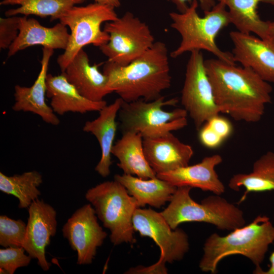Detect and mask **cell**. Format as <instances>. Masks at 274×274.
Returning a JSON list of instances; mask_svg holds the SVG:
<instances>
[{
	"instance_id": "cell-1",
	"label": "cell",
	"mask_w": 274,
	"mask_h": 274,
	"mask_svg": "<svg viewBox=\"0 0 274 274\" xmlns=\"http://www.w3.org/2000/svg\"><path fill=\"white\" fill-rule=\"evenodd\" d=\"M215 100L220 113L237 121H259L265 106L271 102L270 84L252 69L218 58L204 60Z\"/></svg>"
},
{
	"instance_id": "cell-2",
	"label": "cell",
	"mask_w": 274,
	"mask_h": 274,
	"mask_svg": "<svg viewBox=\"0 0 274 274\" xmlns=\"http://www.w3.org/2000/svg\"><path fill=\"white\" fill-rule=\"evenodd\" d=\"M108 88L125 102L154 100L171 85L168 51L165 43L155 42L141 56L125 66L107 61L102 72Z\"/></svg>"
},
{
	"instance_id": "cell-3",
	"label": "cell",
	"mask_w": 274,
	"mask_h": 274,
	"mask_svg": "<svg viewBox=\"0 0 274 274\" xmlns=\"http://www.w3.org/2000/svg\"><path fill=\"white\" fill-rule=\"evenodd\" d=\"M274 242V226L265 216H258L246 226L234 229L221 236L216 233L206 241L199 267L203 272L214 274L219 262L230 255L240 254L249 259L256 266L254 273L262 270L269 246Z\"/></svg>"
},
{
	"instance_id": "cell-4",
	"label": "cell",
	"mask_w": 274,
	"mask_h": 274,
	"mask_svg": "<svg viewBox=\"0 0 274 274\" xmlns=\"http://www.w3.org/2000/svg\"><path fill=\"white\" fill-rule=\"evenodd\" d=\"M198 6L197 1L193 0L185 12L169 14L171 27L181 37L180 45L170 53V56L176 58L186 52L206 50L222 61L235 64L232 54L221 50L216 42L219 32L231 23L226 6L218 2L200 17L197 11Z\"/></svg>"
},
{
	"instance_id": "cell-5",
	"label": "cell",
	"mask_w": 274,
	"mask_h": 274,
	"mask_svg": "<svg viewBox=\"0 0 274 274\" xmlns=\"http://www.w3.org/2000/svg\"><path fill=\"white\" fill-rule=\"evenodd\" d=\"M191 189L189 186L178 187L168 206L160 212L172 229L188 222H205L228 230L245 225L243 211L233 204L216 194L197 203L190 196Z\"/></svg>"
},
{
	"instance_id": "cell-6",
	"label": "cell",
	"mask_w": 274,
	"mask_h": 274,
	"mask_svg": "<svg viewBox=\"0 0 274 274\" xmlns=\"http://www.w3.org/2000/svg\"><path fill=\"white\" fill-rule=\"evenodd\" d=\"M85 196L104 226L110 230L114 245L135 242L132 218L140 207L121 183L115 180L104 182L89 189Z\"/></svg>"
},
{
	"instance_id": "cell-7",
	"label": "cell",
	"mask_w": 274,
	"mask_h": 274,
	"mask_svg": "<svg viewBox=\"0 0 274 274\" xmlns=\"http://www.w3.org/2000/svg\"><path fill=\"white\" fill-rule=\"evenodd\" d=\"M178 102L176 98L165 100L164 96L152 101H123L118 112L122 133L132 132L140 133L143 139L153 138L185 127L188 113L184 109L163 110L164 107L174 106Z\"/></svg>"
},
{
	"instance_id": "cell-8",
	"label": "cell",
	"mask_w": 274,
	"mask_h": 274,
	"mask_svg": "<svg viewBox=\"0 0 274 274\" xmlns=\"http://www.w3.org/2000/svg\"><path fill=\"white\" fill-rule=\"evenodd\" d=\"M118 17L115 8L95 2L84 6H75L65 12L58 20L70 28L71 33L66 48L57 59L61 72L85 46L92 44L100 47L107 43L109 35L101 26Z\"/></svg>"
},
{
	"instance_id": "cell-9",
	"label": "cell",
	"mask_w": 274,
	"mask_h": 274,
	"mask_svg": "<svg viewBox=\"0 0 274 274\" xmlns=\"http://www.w3.org/2000/svg\"><path fill=\"white\" fill-rule=\"evenodd\" d=\"M134 230L152 238L160 250L157 263L140 266L141 273H167L165 264L181 260L189 249L188 237L181 229H172L160 212L151 209L138 208L133 216Z\"/></svg>"
},
{
	"instance_id": "cell-10",
	"label": "cell",
	"mask_w": 274,
	"mask_h": 274,
	"mask_svg": "<svg viewBox=\"0 0 274 274\" xmlns=\"http://www.w3.org/2000/svg\"><path fill=\"white\" fill-rule=\"evenodd\" d=\"M104 29L109 40L99 48L108 61L120 66L141 56L155 42L149 26L130 12L105 23Z\"/></svg>"
},
{
	"instance_id": "cell-11",
	"label": "cell",
	"mask_w": 274,
	"mask_h": 274,
	"mask_svg": "<svg viewBox=\"0 0 274 274\" xmlns=\"http://www.w3.org/2000/svg\"><path fill=\"white\" fill-rule=\"evenodd\" d=\"M191 53L186 69L181 91V101L184 109L199 130L204 123L220 113L207 75L201 51Z\"/></svg>"
},
{
	"instance_id": "cell-12",
	"label": "cell",
	"mask_w": 274,
	"mask_h": 274,
	"mask_svg": "<svg viewBox=\"0 0 274 274\" xmlns=\"http://www.w3.org/2000/svg\"><path fill=\"white\" fill-rule=\"evenodd\" d=\"M97 218L93 206L87 203L77 209L62 227L63 237L77 253L79 265L91 264L107 236Z\"/></svg>"
},
{
	"instance_id": "cell-13",
	"label": "cell",
	"mask_w": 274,
	"mask_h": 274,
	"mask_svg": "<svg viewBox=\"0 0 274 274\" xmlns=\"http://www.w3.org/2000/svg\"><path fill=\"white\" fill-rule=\"evenodd\" d=\"M28 218L22 247L27 254L37 260L38 264L44 271L51 264L46 257V248L57 230V213L53 207L42 199H37L28 208Z\"/></svg>"
},
{
	"instance_id": "cell-14",
	"label": "cell",
	"mask_w": 274,
	"mask_h": 274,
	"mask_svg": "<svg viewBox=\"0 0 274 274\" xmlns=\"http://www.w3.org/2000/svg\"><path fill=\"white\" fill-rule=\"evenodd\" d=\"M229 36L234 61L252 69L265 81L274 83V40H263L238 30L231 31Z\"/></svg>"
},
{
	"instance_id": "cell-15",
	"label": "cell",
	"mask_w": 274,
	"mask_h": 274,
	"mask_svg": "<svg viewBox=\"0 0 274 274\" xmlns=\"http://www.w3.org/2000/svg\"><path fill=\"white\" fill-rule=\"evenodd\" d=\"M41 67L33 84L30 87L16 85L14 87L15 102L12 110L16 112H30L39 116L45 122L58 125L60 120L51 106L46 102V77L50 60L54 50L43 47Z\"/></svg>"
},
{
	"instance_id": "cell-16",
	"label": "cell",
	"mask_w": 274,
	"mask_h": 274,
	"mask_svg": "<svg viewBox=\"0 0 274 274\" xmlns=\"http://www.w3.org/2000/svg\"><path fill=\"white\" fill-rule=\"evenodd\" d=\"M145 157L156 174L188 165L193 155L192 147L181 142L171 132L143 139Z\"/></svg>"
},
{
	"instance_id": "cell-17",
	"label": "cell",
	"mask_w": 274,
	"mask_h": 274,
	"mask_svg": "<svg viewBox=\"0 0 274 274\" xmlns=\"http://www.w3.org/2000/svg\"><path fill=\"white\" fill-rule=\"evenodd\" d=\"M222 162L219 154L205 157L199 163L178 168L174 170L156 174V177L176 186L198 188L221 195L225 186L219 179L215 167Z\"/></svg>"
},
{
	"instance_id": "cell-18",
	"label": "cell",
	"mask_w": 274,
	"mask_h": 274,
	"mask_svg": "<svg viewBox=\"0 0 274 274\" xmlns=\"http://www.w3.org/2000/svg\"><path fill=\"white\" fill-rule=\"evenodd\" d=\"M19 29L18 37L8 49V58L35 45L64 50L70 37L67 27L60 22L48 27L42 25L36 19L28 18L27 16L20 17Z\"/></svg>"
},
{
	"instance_id": "cell-19",
	"label": "cell",
	"mask_w": 274,
	"mask_h": 274,
	"mask_svg": "<svg viewBox=\"0 0 274 274\" xmlns=\"http://www.w3.org/2000/svg\"><path fill=\"white\" fill-rule=\"evenodd\" d=\"M61 73L82 95L90 100H104L107 95L112 93L108 88L107 77L98 70L97 64L90 65L88 55L83 49Z\"/></svg>"
},
{
	"instance_id": "cell-20",
	"label": "cell",
	"mask_w": 274,
	"mask_h": 274,
	"mask_svg": "<svg viewBox=\"0 0 274 274\" xmlns=\"http://www.w3.org/2000/svg\"><path fill=\"white\" fill-rule=\"evenodd\" d=\"M46 96L51 99L50 106L55 114L68 112L85 114L100 111L107 105L105 100L94 101L82 95L61 73L59 75L48 74Z\"/></svg>"
},
{
	"instance_id": "cell-21",
	"label": "cell",
	"mask_w": 274,
	"mask_h": 274,
	"mask_svg": "<svg viewBox=\"0 0 274 274\" xmlns=\"http://www.w3.org/2000/svg\"><path fill=\"white\" fill-rule=\"evenodd\" d=\"M123 100L117 98L112 104L106 105L99 111L98 116L85 122L83 130L90 133L97 139L101 149V158L95 170L101 177L110 174L112 149L117 129L116 117Z\"/></svg>"
},
{
	"instance_id": "cell-22",
	"label": "cell",
	"mask_w": 274,
	"mask_h": 274,
	"mask_svg": "<svg viewBox=\"0 0 274 274\" xmlns=\"http://www.w3.org/2000/svg\"><path fill=\"white\" fill-rule=\"evenodd\" d=\"M143 138L141 134L125 132L114 144L112 154L119 160L118 166L124 174L135 175L142 179L156 177V174L149 164L145 156Z\"/></svg>"
},
{
	"instance_id": "cell-23",
	"label": "cell",
	"mask_w": 274,
	"mask_h": 274,
	"mask_svg": "<svg viewBox=\"0 0 274 274\" xmlns=\"http://www.w3.org/2000/svg\"><path fill=\"white\" fill-rule=\"evenodd\" d=\"M114 180L121 183L138 201L140 208L147 204L160 208L170 201L177 187L157 177L142 179L132 175H115Z\"/></svg>"
},
{
	"instance_id": "cell-24",
	"label": "cell",
	"mask_w": 274,
	"mask_h": 274,
	"mask_svg": "<svg viewBox=\"0 0 274 274\" xmlns=\"http://www.w3.org/2000/svg\"><path fill=\"white\" fill-rule=\"evenodd\" d=\"M225 5L231 23L237 30L245 33H254L265 40L271 38L268 22L262 20L257 12L258 5L264 3L274 5V0H217Z\"/></svg>"
},
{
	"instance_id": "cell-25",
	"label": "cell",
	"mask_w": 274,
	"mask_h": 274,
	"mask_svg": "<svg viewBox=\"0 0 274 274\" xmlns=\"http://www.w3.org/2000/svg\"><path fill=\"white\" fill-rule=\"evenodd\" d=\"M228 186L235 191H239L242 187L245 188L238 203L244 201L250 192L274 190V152L268 151L256 160L252 172L234 175Z\"/></svg>"
},
{
	"instance_id": "cell-26",
	"label": "cell",
	"mask_w": 274,
	"mask_h": 274,
	"mask_svg": "<svg viewBox=\"0 0 274 274\" xmlns=\"http://www.w3.org/2000/svg\"><path fill=\"white\" fill-rule=\"evenodd\" d=\"M42 183V176L36 170L11 176L0 172L1 191L16 197L20 209H28L38 198L41 195L38 188Z\"/></svg>"
},
{
	"instance_id": "cell-27",
	"label": "cell",
	"mask_w": 274,
	"mask_h": 274,
	"mask_svg": "<svg viewBox=\"0 0 274 274\" xmlns=\"http://www.w3.org/2000/svg\"><path fill=\"white\" fill-rule=\"evenodd\" d=\"M85 0H2L1 6L18 5L15 9L7 10L6 17L30 15L41 18L49 17L51 21L58 20L67 10Z\"/></svg>"
},
{
	"instance_id": "cell-28",
	"label": "cell",
	"mask_w": 274,
	"mask_h": 274,
	"mask_svg": "<svg viewBox=\"0 0 274 274\" xmlns=\"http://www.w3.org/2000/svg\"><path fill=\"white\" fill-rule=\"evenodd\" d=\"M26 231V224L21 219L0 216V245L4 248L21 247Z\"/></svg>"
},
{
	"instance_id": "cell-29",
	"label": "cell",
	"mask_w": 274,
	"mask_h": 274,
	"mask_svg": "<svg viewBox=\"0 0 274 274\" xmlns=\"http://www.w3.org/2000/svg\"><path fill=\"white\" fill-rule=\"evenodd\" d=\"M25 252L22 247L1 249L0 273L13 274L17 269L28 265L32 258Z\"/></svg>"
},
{
	"instance_id": "cell-30",
	"label": "cell",
	"mask_w": 274,
	"mask_h": 274,
	"mask_svg": "<svg viewBox=\"0 0 274 274\" xmlns=\"http://www.w3.org/2000/svg\"><path fill=\"white\" fill-rule=\"evenodd\" d=\"M20 17L0 18V49H9L18 37Z\"/></svg>"
},
{
	"instance_id": "cell-31",
	"label": "cell",
	"mask_w": 274,
	"mask_h": 274,
	"mask_svg": "<svg viewBox=\"0 0 274 274\" xmlns=\"http://www.w3.org/2000/svg\"><path fill=\"white\" fill-rule=\"evenodd\" d=\"M206 123L223 141L232 133V126L230 122L219 115L213 117Z\"/></svg>"
},
{
	"instance_id": "cell-32",
	"label": "cell",
	"mask_w": 274,
	"mask_h": 274,
	"mask_svg": "<svg viewBox=\"0 0 274 274\" xmlns=\"http://www.w3.org/2000/svg\"><path fill=\"white\" fill-rule=\"evenodd\" d=\"M179 13H184L193 0H169ZM203 12L210 11L216 4L215 0H196Z\"/></svg>"
},
{
	"instance_id": "cell-33",
	"label": "cell",
	"mask_w": 274,
	"mask_h": 274,
	"mask_svg": "<svg viewBox=\"0 0 274 274\" xmlns=\"http://www.w3.org/2000/svg\"><path fill=\"white\" fill-rule=\"evenodd\" d=\"M95 3L110 6L114 8L121 6L122 0H93Z\"/></svg>"
},
{
	"instance_id": "cell-34",
	"label": "cell",
	"mask_w": 274,
	"mask_h": 274,
	"mask_svg": "<svg viewBox=\"0 0 274 274\" xmlns=\"http://www.w3.org/2000/svg\"><path fill=\"white\" fill-rule=\"evenodd\" d=\"M270 265L267 270H261L258 274H274V251L269 256Z\"/></svg>"
},
{
	"instance_id": "cell-35",
	"label": "cell",
	"mask_w": 274,
	"mask_h": 274,
	"mask_svg": "<svg viewBox=\"0 0 274 274\" xmlns=\"http://www.w3.org/2000/svg\"><path fill=\"white\" fill-rule=\"evenodd\" d=\"M268 31L270 37L274 39V21H268Z\"/></svg>"
}]
</instances>
